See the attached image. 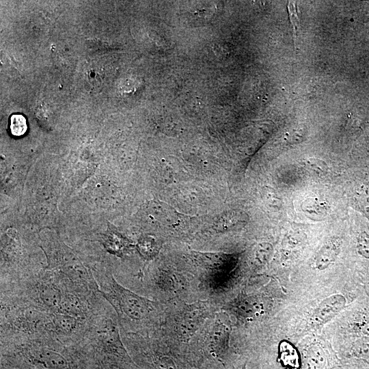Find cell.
<instances>
[{
	"label": "cell",
	"instance_id": "1",
	"mask_svg": "<svg viewBox=\"0 0 369 369\" xmlns=\"http://www.w3.org/2000/svg\"><path fill=\"white\" fill-rule=\"evenodd\" d=\"M104 295L122 318L133 322L150 319L156 303L124 288L114 279L107 282Z\"/></svg>",
	"mask_w": 369,
	"mask_h": 369
},
{
	"label": "cell",
	"instance_id": "2",
	"mask_svg": "<svg viewBox=\"0 0 369 369\" xmlns=\"http://www.w3.org/2000/svg\"><path fill=\"white\" fill-rule=\"evenodd\" d=\"M211 314L206 301L182 303L168 316V326L174 338L179 342L188 343Z\"/></svg>",
	"mask_w": 369,
	"mask_h": 369
},
{
	"label": "cell",
	"instance_id": "3",
	"mask_svg": "<svg viewBox=\"0 0 369 369\" xmlns=\"http://www.w3.org/2000/svg\"><path fill=\"white\" fill-rule=\"evenodd\" d=\"M230 329L221 318L209 324L203 336V347L213 358L223 364L229 347Z\"/></svg>",
	"mask_w": 369,
	"mask_h": 369
},
{
	"label": "cell",
	"instance_id": "4",
	"mask_svg": "<svg viewBox=\"0 0 369 369\" xmlns=\"http://www.w3.org/2000/svg\"><path fill=\"white\" fill-rule=\"evenodd\" d=\"M269 306V302L263 297L243 296L231 302L227 310L240 320L251 321L264 316Z\"/></svg>",
	"mask_w": 369,
	"mask_h": 369
},
{
	"label": "cell",
	"instance_id": "5",
	"mask_svg": "<svg viewBox=\"0 0 369 369\" xmlns=\"http://www.w3.org/2000/svg\"><path fill=\"white\" fill-rule=\"evenodd\" d=\"M346 299L340 294L331 295L323 299L314 313V319L316 323L328 322L337 315L345 306Z\"/></svg>",
	"mask_w": 369,
	"mask_h": 369
},
{
	"label": "cell",
	"instance_id": "6",
	"mask_svg": "<svg viewBox=\"0 0 369 369\" xmlns=\"http://www.w3.org/2000/svg\"><path fill=\"white\" fill-rule=\"evenodd\" d=\"M249 221L247 213L240 210H232L218 216L213 224L217 232H228L243 227Z\"/></svg>",
	"mask_w": 369,
	"mask_h": 369
},
{
	"label": "cell",
	"instance_id": "7",
	"mask_svg": "<svg viewBox=\"0 0 369 369\" xmlns=\"http://www.w3.org/2000/svg\"><path fill=\"white\" fill-rule=\"evenodd\" d=\"M328 359L324 349L314 344L304 350L301 357V369H326Z\"/></svg>",
	"mask_w": 369,
	"mask_h": 369
},
{
	"label": "cell",
	"instance_id": "8",
	"mask_svg": "<svg viewBox=\"0 0 369 369\" xmlns=\"http://www.w3.org/2000/svg\"><path fill=\"white\" fill-rule=\"evenodd\" d=\"M278 359L284 368H301L300 353L291 342L287 340H282L279 344Z\"/></svg>",
	"mask_w": 369,
	"mask_h": 369
},
{
	"label": "cell",
	"instance_id": "9",
	"mask_svg": "<svg viewBox=\"0 0 369 369\" xmlns=\"http://www.w3.org/2000/svg\"><path fill=\"white\" fill-rule=\"evenodd\" d=\"M340 246L338 239H332L323 245L316 256V269L322 271L331 265L339 254Z\"/></svg>",
	"mask_w": 369,
	"mask_h": 369
},
{
	"label": "cell",
	"instance_id": "10",
	"mask_svg": "<svg viewBox=\"0 0 369 369\" xmlns=\"http://www.w3.org/2000/svg\"><path fill=\"white\" fill-rule=\"evenodd\" d=\"M329 206L326 201L317 197H310L303 200L301 209L310 219L321 220L328 213Z\"/></svg>",
	"mask_w": 369,
	"mask_h": 369
},
{
	"label": "cell",
	"instance_id": "11",
	"mask_svg": "<svg viewBox=\"0 0 369 369\" xmlns=\"http://www.w3.org/2000/svg\"><path fill=\"white\" fill-rule=\"evenodd\" d=\"M40 361L49 369H66V359L59 353L52 350H44L39 355Z\"/></svg>",
	"mask_w": 369,
	"mask_h": 369
},
{
	"label": "cell",
	"instance_id": "12",
	"mask_svg": "<svg viewBox=\"0 0 369 369\" xmlns=\"http://www.w3.org/2000/svg\"><path fill=\"white\" fill-rule=\"evenodd\" d=\"M41 301L51 308H57L62 303L61 294L57 288L53 285H44L40 288Z\"/></svg>",
	"mask_w": 369,
	"mask_h": 369
},
{
	"label": "cell",
	"instance_id": "13",
	"mask_svg": "<svg viewBox=\"0 0 369 369\" xmlns=\"http://www.w3.org/2000/svg\"><path fill=\"white\" fill-rule=\"evenodd\" d=\"M53 323L58 330L64 333H70L77 327V320L75 316L61 313L54 316Z\"/></svg>",
	"mask_w": 369,
	"mask_h": 369
},
{
	"label": "cell",
	"instance_id": "14",
	"mask_svg": "<svg viewBox=\"0 0 369 369\" xmlns=\"http://www.w3.org/2000/svg\"><path fill=\"white\" fill-rule=\"evenodd\" d=\"M140 253L146 258H151L154 256L159 250L158 243L152 237L142 238L138 244Z\"/></svg>",
	"mask_w": 369,
	"mask_h": 369
},
{
	"label": "cell",
	"instance_id": "15",
	"mask_svg": "<svg viewBox=\"0 0 369 369\" xmlns=\"http://www.w3.org/2000/svg\"><path fill=\"white\" fill-rule=\"evenodd\" d=\"M355 199L360 211L369 219V187H359L356 192Z\"/></svg>",
	"mask_w": 369,
	"mask_h": 369
},
{
	"label": "cell",
	"instance_id": "16",
	"mask_svg": "<svg viewBox=\"0 0 369 369\" xmlns=\"http://www.w3.org/2000/svg\"><path fill=\"white\" fill-rule=\"evenodd\" d=\"M27 129L25 118L20 114H14L10 118V131L14 136L19 137L24 135Z\"/></svg>",
	"mask_w": 369,
	"mask_h": 369
},
{
	"label": "cell",
	"instance_id": "17",
	"mask_svg": "<svg viewBox=\"0 0 369 369\" xmlns=\"http://www.w3.org/2000/svg\"><path fill=\"white\" fill-rule=\"evenodd\" d=\"M60 308L63 310L64 314L71 316H78L81 312V305L78 299L74 297H68L64 300H62Z\"/></svg>",
	"mask_w": 369,
	"mask_h": 369
},
{
	"label": "cell",
	"instance_id": "18",
	"mask_svg": "<svg viewBox=\"0 0 369 369\" xmlns=\"http://www.w3.org/2000/svg\"><path fill=\"white\" fill-rule=\"evenodd\" d=\"M273 247L269 243H261L258 245L254 252L255 260L260 264H265L270 259Z\"/></svg>",
	"mask_w": 369,
	"mask_h": 369
},
{
	"label": "cell",
	"instance_id": "19",
	"mask_svg": "<svg viewBox=\"0 0 369 369\" xmlns=\"http://www.w3.org/2000/svg\"><path fill=\"white\" fill-rule=\"evenodd\" d=\"M357 250L364 258L369 260V235L366 232L359 234L357 237Z\"/></svg>",
	"mask_w": 369,
	"mask_h": 369
},
{
	"label": "cell",
	"instance_id": "20",
	"mask_svg": "<svg viewBox=\"0 0 369 369\" xmlns=\"http://www.w3.org/2000/svg\"><path fill=\"white\" fill-rule=\"evenodd\" d=\"M303 163L305 167L318 174L326 173L329 170L327 163L318 159L309 158Z\"/></svg>",
	"mask_w": 369,
	"mask_h": 369
},
{
	"label": "cell",
	"instance_id": "21",
	"mask_svg": "<svg viewBox=\"0 0 369 369\" xmlns=\"http://www.w3.org/2000/svg\"><path fill=\"white\" fill-rule=\"evenodd\" d=\"M297 5L294 1H289L288 3V10L289 12V17L292 25L294 40H296L297 33L299 27V20L297 11Z\"/></svg>",
	"mask_w": 369,
	"mask_h": 369
},
{
	"label": "cell",
	"instance_id": "22",
	"mask_svg": "<svg viewBox=\"0 0 369 369\" xmlns=\"http://www.w3.org/2000/svg\"><path fill=\"white\" fill-rule=\"evenodd\" d=\"M265 197L267 204L273 209L279 210L282 207V199L273 189L271 191L268 190V192L266 193Z\"/></svg>",
	"mask_w": 369,
	"mask_h": 369
},
{
	"label": "cell",
	"instance_id": "23",
	"mask_svg": "<svg viewBox=\"0 0 369 369\" xmlns=\"http://www.w3.org/2000/svg\"><path fill=\"white\" fill-rule=\"evenodd\" d=\"M358 328L362 335L365 337H369V319L361 323Z\"/></svg>",
	"mask_w": 369,
	"mask_h": 369
},
{
	"label": "cell",
	"instance_id": "24",
	"mask_svg": "<svg viewBox=\"0 0 369 369\" xmlns=\"http://www.w3.org/2000/svg\"><path fill=\"white\" fill-rule=\"evenodd\" d=\"M213 8L211 5L206 3L204 6L198 8V14H201L202 16H206L208 14H210L213 12Z\"/></svg>",
	"mask_w": 369,
	"mask_h": 369
},
{
	"label": "cell",
	"instance_id": "25",
	"mask_svg": "<svg viewBox=\"0 0 369 369\" xmlns=\"http://www.w3.org/2000/svg\"><path fill=\"white\" fill-rule=\"evenodd\" d=\"M284 369H290V368H284Z\"/></svg>",
	"mask_w": 369,
	"mask_h": 369
}]
</instances>
